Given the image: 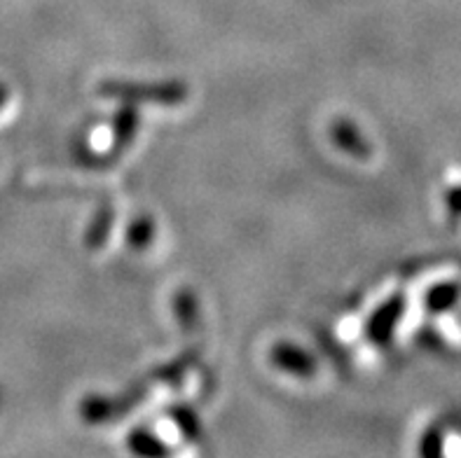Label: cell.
<instances>
[{
	"instance_id": "obj_1",
	"label": "cell",
	"mask_w": 461,
	"mask_h": 458,
	"mask_svg": "<svg viewBox=\"0 0 461 458\" xmlns=\"http://www.w3.org/2000/svg\"><path fill=\"white\" fill-rule=\"evenodd\" d=\"M99 96L117 99L122 103H150L174 108L185 103L190 96L185 82L164 80V82H134V80H104L96 87Z\"/></svg>"
},
{
	"instance_id": "obj_2",
	"label": "cell",
	"mask_w": 461,
	"mask_h": 458,
	"mask_svg": "<svg viewBox=\"0 0 461 458\" xmlns=\"http://www.w3.org/2000/svg\"><path fill=\"white\" fill-rule=\"evenodd\" d=\"M152 383L148 379L136 382L134 386H129L127 391L117 395H85L80 402V417L85 424L101 426V424H115L117 418L131 414L139 405L146 402L150 395Z\"/></svg>"
},
{
	"instance_id": "obj_3",
	"label": "cell",
	"mask_w": 461,
	"mask_h": 458,
	"mask_svg": "<svg viewBox=\"0 0 461 458\" xmlns=\"http://www.w3.org/2000/svg\"><path fill=\"white\" fill-rule=\"evenodd\" d=\"M405 311H408V297L405 292H393L370 313V319L366 320V339L375 346H386L392 344L393 335H396L398 325L403 320Z\"/></svg>"
},
{
	"instance_id": "obj_4",
	"label": "cell",
	"mask_w": 461,
	"mask_h": 458,
	"mask_svg": "<svg viewBox=\"0 0 461 458\" xmlns=\"http://www.w3.org/2000/svg\"><path fill=\"white\" fill-rule=\"evenodd\" d=\"M421 304H424V313L431 319H445V316L455 313L461 307V279L445 276V279L431 283L424 291Z\"/></svg>"
},
{
	"instance_id": "obj_5",
	"label": "cell",
	"mask_w": 461,
	"mask_h": 458,
	"mask_svg": "<svg viewBox=\"0 0 461 458\" xmlns=\"http://www.w3.org/2000/svg\"><path fill=\"white\" fill-rule=\"evenodd\" d=\"M269 363L291 377L310 379L316 374V360L293 342H276L269 351Z\"/></svg>"
},
{
	"instance_id": "obj_6",
	"label": "cell",
	"mask_w": 461,
	"mask_h": 458,
	"mask_svg": "<svg viewBox=\"0 0 461 458\" xmlns=\"http://www.w3.org/2000/svg\"><path fill=\"white\" fill-rule=\"evenodd\" d=\"M330 139H333L335 146L342 152H347L349 157L358 159V162H368L373 157V146L368 143V139L363 136L361 129L357 124L347 120V117H338L333 124H330Z\"/></svg>"
},
{
	"instance_id": "obj_7",
	"label": "cell",
	"mask_w": 461,
	"mask_h": 458,
	"mask_svg": "<svg viewBox=\"0 0 461 458\" xmlns=\"http://www.w3.org/2000/svg\"><path fill=\"white\" fill-rule=\"evenodd\" d=\"M199 358H202V351H199L197 346L187 348V351L178 354L174 360H169V363L155 367L146 379L152 386H155V383H178L183 382V377H185L187 372L197 365Z\"/></svg>"
},
{
	"instance_id": "obj_8",
	"label": "cell",
	"mask_w": 461,
	"mask_h": 458,
	"mask_svg": "<svg viewBox=\"0 0 461 458\" xmlns=\"http://www.w3.org/2000/svg\"><path fill=\"white\" fill-rule=\"evenodd\" d=\"M139 111L134 108V103H124L120 111L113 117V155L127 150L136 139V131H139Z\"/></svg>"
},
{
	"instance_id": "obj_9",
	"label": "cell",
	"mask_w": 461,
	"mask_h": 458,
	"mask_svg": "<svg viewBox=\"0 0 461 458\" xmlns=\"http://www.w3.org/2000/svg\"><path fill=\"white\" fill-rule=\"evenodd\" d=\"M127 449L134 456L140 458H164V456H171L174 449L169 445H164L155 433L146 428H134L131 433L127 436Z\"/></svg>"
},
{
	"instance_id": "obj_10",
	"label": "cell",
	"mask_w": 461,
	"mask_h": 458,
	"mask_svg": "<svg viewBox=\"0 0 461 458\" xmlns=\"http://www.w3.org/2000/svg\"><path fill=\"white\" fill-rule=\"evenodd\" d=\"M113 225H115V211H113V206L104 203V206H99V211L94 213L92 222L87 225V232H85V246H87L89 250L104 248L105 241L111 238Z\"/></svg>"
},
{
	"instance_id": "obj_11",
	"label": "cell",
	"mask_w": 461,
	"mask_h": 458,
	"mask_svg": "<svg viewBox=\"0 0 461 458\" xmlns=\"http://www.w3.org/2000/svg\"><path fill=\"white\" fill-rule=\"evenodd\" d=\"M174 316L185 335L199 330V302L193 288H181L174 297Z\"/></svg>"
},
{
	"instance_id": "obj_12",
	"label": "cell",
	"mask_w": 461,
	"mask_h": 458,
	"mask_svg": "<svg viewBox=\"0 0 461 458\" xmlns=\"http://www.w3.org/2000/svg\"><path fill=\"white\" fill-rule=\"evenodd\" d=\"M169 418L174 421V426L178 428L183 437L187 442H202L204 437V430H202V421H199L197 412H194L193 407L187 405H174L167 409Z\"/></svg>"
},
{
	"instance_id": "obj_13",
	"label": "cell",
	"mask_w": 461,
	"mask_h": 458,
	"mask_svg": "<svg viewBox=\"0 0 461 458\" xmlns=\"http://www.w3.org/2000/svg\"><path fill=\"white\" fill-rule=\"evenodd\" d=\"M447 442H450V433L445 430L443 424H431L424 428L417 445V454L424 458H440L447 454Z\"/></svg>"
},
{
	"instance_id": "obj_14",
	"label": "cell",
	"mask_w": 461,
	"mask_h": 458,
	"mask_svg": "<svg viewBox=\"0 0 461 458\" xmlns=\"http://www.w3.org/2000/svg\"><path fill=\"white\" fill-rule=\"evenodd\" d=\"M155 241V220L150 215L136 218L127 229V244L134 250H146Z\"/></svg>"
},
{
	"instance_id": "obj_15",
	"label": "cell",
	"mask_w": 461,
	"mask_h": 458,
	"mask_svg": "<svg viewBox=\"0 0 461 458\" xmlns=\"http://www.w3.org/2000/svg\"><path fill=\"white\" fill-rule=\"evenodd\" d=\"M443 206L455 225H461V180H455L443 190Z\"/></svg>"
},
{
	"instance_id": "obj_16",
	"label": "cell",
	"mask_w": 461,
	"mask_h": 458,
	"mask_svg": "<svg viewBox=\"0 0 461 458\" xmlns=\"http://www.w3.org/2000/svg\"><path fill=\"white\" fill-rule=\"evenodd\" d=\"M5 103H7V89L0 85V108H3Z\"/></svg>"
}]
</instances>
